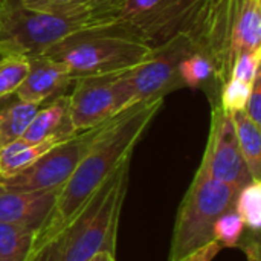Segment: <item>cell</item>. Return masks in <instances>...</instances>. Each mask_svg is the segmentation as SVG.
<instances>
[{
	"label": "cell",
	"instance_id": "cell-30",
	"mask_svg": "<svg viewBox=\"0 0 261 261\" xmlns=\"http://www.w3.org/2000/svg\"><path fill=\"white\" fill-rule=\"evenodd\" d=\"M89 261H116V255L109 251H101V252L95 254L93 257H90Z\"/></svg>",
	"mask_w": 261,
	"mask_h": 261
},
{
	"label": "cell",
	"instance_id": "cell-4",
	"mask_svg": "<svg viewBox=\"0 0 261 261\" xmlns=\"http://www.w3.org/2000/svg\"><path fill=\"white\" fill-rule=\"evenodd\" d=\"M239 190L213 177L200 162L174 220L168 261H187L213 243L216 222L234 210Z\"/></svg>",
	"mask_w": 261,
	"mask_h": 261
},
{
	"label": "cell",
	"instance_id": "cell-9",
	"mask_svg": "<svg viewBox=\"0 0 261 261\" xmlns=\"http://www.w3.org/2000/svg\"><path fill=\"white\" fill-rule=\"evenodd\" d=\"M119 73L73 80V89L69 95V122L73 133L101 125L122 112L116 84Z\"/></svg>",
	"mask_w": 261,
	"mask_h": 261
},
{
	"label": "cell",
	"instance_id": "cell-2",
	"mask_svg": "<svg viewBox=\"0 0 261 261\" xmlns=\"http://www.w3.org/2000/svg\"><path fill=\"white\" fill-rule=\"evenodd\" d=\"M151 50V46L104 23L63 38L43 55L66 64L72 80H76L130 70L147 60Z\"/></svg>",
	"mask_w": 261,
	"mask_h": 261
},
{
	"label": "cell",
	"instance_id": "cell-14",
	"mask_svg": "<svg viewBox=\"0 0 261 261\" xmlns=\"http://www.w3.org/2000/svg\"><path fill=\"white\" fill-rule=\"evenodd\" d=\"M58 133L76 135L69 122V95H61L41 104L21 139L28 142H40Z\"/></svg>",
	"mask_w": 261,
	"mask_h": 261
},
{
	"label": "cell",
	"instance_id": "cell-21",
	"mask_svg": "<svg viewBox=\"0 0 261 261\" xmlns=\"http://www.w3.org/2000/svg\"><path fill=\"white\" fill-rule=\"evenodd\" d=\"M31 60L21 55L0 57V101L17 92L29 72Z\"/></svg>",
	"mask_w": 261,
	"mask_h": 261
},
{
	"label": "cell",
	"instance_id": "cell-10",
	"mask_svg": "<svg viewBox=\"0 0 261 261\" xmlns=\"http://www.w3.org/2000/svg\"><path fill=\"white\" fill-rule=\"evenodd\" d=\"M202 164L217 180L240 190L252 180L242 156L231 115L219 104L211 106V125Z\"/></svg>",
	"mask_w": 261,
	"mask_h": 261
},
{
	"label": "cell",
	"instance_id": "cell-29",
	"mask_svg": "<svg viewBox=\"0 0 261 261\" xmlns=\"http://www.w3.org/2000/svg\"><path fill=\"white\" fill-rule=\"evenodd\" d=\"M223 248L217 242H213V243L206 245L205 248H202L199 252H196L193 257H190L187 261H213L219 255V252Z\"/></svg>",
	"mask_w": 261,
	"mask_h": 261
},
{
	"label": "cell",
	"instance_id": "cell-5",
	"mask_svg": "<svg viewBox=\"0 0 261 261\" xmlns=\"http://www.w3.org/2000/svg\"><path fill=\"white\" fill-rule=\"evenodd\" d=\"M93 26L98 23L90 18L87 6L49 14L28 9L21 0H0V57H38L63 38Z\"/></svg>",
	"mask_w": 261,
	"mask_h": 261
},
{
	"label": "cell",
	"instance_id": "cell-22",
	"mask_svg": "<svg viewBox=\"0 0 261 261\" xmlns=\"http://www.w3.org/2000/svg\"><path fill=\"white\" fill-rule=\"evenodd\" d=\"M245 223L236 210H231L219 217L213 229V239L222 248H237L245 236Z\"/></svg>",
	"mask_w": 261,
	"mask_h": 261
},
{
	"label": "cell",
	"instance_id": "cell-12",
	"mask_svg": "<svg viewBox=\"0 0 261 261\" xmlns=\"http://www.w3.org/2000/svg\"><path fill=\"white\" fill-rule=\"evenodd\" d=\"M60 188L12 191L0 187V223L38 229L54 208Z\"/></svg>",
	"mask_w": 261,
	"mask_h": 261
},
{
	"label": "cell",
	"instance_id": "cell-24",
	"mask_svg": "<svg viewBox=\"0 0 261 261\" xmlns=\"http://www.w3.org/2000/svg\"><path fill=\"white\" fill-rule=\"evenodd\" d=\"M261 63V47L255 49L252 52H246L237 57V60L232 64L231 69V76L234 80H240L245 83L252 84L255 76L260 73Z\"/></svg>",
	"mask_w": 261,
	"mask_h": 261
},
{
	"label": "cell",
	"instance_id": "cell-8",
	"mask_svg": "<svg viewBox=\"0 0 261 261\" xmlns=\"http://www.w3.org/2000/svg\"><path fill=\"white\" fill-rule=\"evenodd\" d=\"M104 124L70 136L18 173L0 176V187L12 191H43L61 188L86 156Z\"/></svg>",
	"mask_w": 261,
	"mask_h": 261
},
{
	"label": "cell",
	"instance_id": "cell-20",
	"mask_svg": "<svg viewBox=\"0 0 261 261\" xmlns=\"http://www.w3.org/2000/svg\"><path fill=\"white\" fill-rule=\"evenodd\" d=\"M236 213L245 223L246 231L260 234L261 229V180L252 179L242 187L236 196Z\"/></svg>",
	"mask_w": 261,
	"mask_h": 261
},
{
	"label": "cell",
	"instance_id": "cell-7",
	"mask_svg": "<svg viewBox=\"0 0 261 261\" xmlns=\"http://www.w3.org/2000/svg\"><path fill=\"white\" fill-rule=\"evenodd\" d=\"M194 52L193 43L185 34H179L161 46L153 47L150 57L130 70L118 75L119 106L125 109L182 89L179 67L182 60Z\"/></svg>",
	"mask_w": 261,
	"mask_h": 261
},
{
	"label": "cell",
	"instance_id": "cell-27",
	"mask_svg": "<svg viewBox=\"0 0 261 261\" xmlns=\"http://www.w3.org/2000/svg\"><path fill=\"white\" fill-rule=\"evenodd\" d=\"M245 112L257 125H261V73L255 76L252 83L251 93L245 106Z\"/></svg>",
	"mask_w": 261,
	"mask_h": 261
},
{
	"label": "cell",
	"instance_id": "cell-18",
	"mask_svg": "<svg viewBox=\"0 0 261 261\" xmlns=\"http://www.w3.org/2000/svg\"><path fill=\"white\" fill-rule=\"evenodd\" d=\"M40 104L15 99L0 110V147L23 136Z\"/></svg>",
	"mask_w": 261,
	"mask_h": 261
},
{
	"label": "cell",
	"instance_id": "cell-17",
	"mask_svg": "<svg viewBox=\"0 0 261 261\" xmlns=\"http://www.w3.org/2000/svg\"><path fill=\"white\" fill-rule=\"evenodd\" d=\"M237 142L252 179L261 180V130L245 110L231 113Z\"/></svg>",
	"mask_w": 261,
	"mask_h": 261
},
{
	"label": "cell",
	"instance_id": "cell-15",
	"mask_svg": "<svg viewBox=\"0 0 261 261\" xmlns=\"http://www.w3.org/2000/svg\"><path fill=\"white\" fill-rule=\"evenodd\" d=\"M73 135L58 133L50 138H46L40 142H28L21 138L0 147V176H9L18 173L40 159L50 148L60 142L69 139Z\"/></svg>",
	"mask_w": 261,
	"mask_h": 261
},
{
	"label": "cell",
	"instance_id": "cell-31",
	"mask_svg": "<svg viewBox=\"0 0 261 261\" xmlns=\"http://www.w3.org/2000/svg\"><path fill=\"white\" fill-rule=\"evenodd\" d=\"M89 2H90V0H89Z\"/></svg>",
	"mask_w": 261,
	"mask_h": 261
},
{
	"label": "cell",
	"instance_id": "cell-3",
	"mask_svg": "<svg viewBox=\"0 0 261 261\" xmlns=\"http://www.w3.org/2000/svg\"><path fill=\"white\" fill-rule=\"evenodd\" d=\"M203 0H90V18L156 47L184 34Z\"/></svg>",
	"mask_w": 261,
	"mask_h": 261
},
{
	"label": "cell",
	"instance_id": "cell-26",
	"mask_svg": "<svg viewBox=\"0 0 261 261\" xmlns=\"http://www.w3.org/2000/svg\"><path fill=\"white\" fill-rule=\"evenodd\" d=\"M28 261H64V237L60 236L57 240L44 245L32 254Z\"/></svg>",
	"mask_w": 261,
	"mask_h": 261
},
{
	"label": "cell",
	"instance_id": "cell-28",
	"mask_svg": "<svg viewBox=\"0 0 261 261\" xmlns=\"http://www.w3.org/2000/svg\"><path fill=\"white\" fill-rule=\"evenodd\" d=\"M249 232V231H248ZM260 234L249 232L248 237L243 236V239L239 243V248L245 252L246 261H261V248H260Z\"/></svg>",
	"mask_w": 261,
	"mask_h": 261
},
{
	"label": "cell",
	"instance_id": "cell-1",
	"mask_svg": "<svg viewBox=\"0 0 261 261\" xmlns=\"http://www.w3.org/2000/svg\"><path fill=\"white\" fill-rule=\"evenodd\" d=\"M162 106L164 98L138 102L104 124L86 156L60 188L47 219L35 231L31 255L57 240L75 222L110 176L125 161L132 159L136 144Z\"/></svg>",
	"mask_w": 261,
	"mask_h": 261
},
{
	"label": "cell",
	"instance_id": "cell-25",
	"mask_svg": "<svg viewBox=\"0 0 261 261\" xmlns=\"http://www.w3.org/2000/svg\"><path fill=\"white\" fill-rule=\"evenodd\" d=\"M23 6L38 12L49 14H67L83 9L89 0H21Z\"/></svg>",
	"mask_w": 261,
	"mask_h": 261
},
{
	"label": "cell",
	"instance_id": "cell-6",
	"mask_svg": "<svg viewBox=\"0 0 261 261\" xmlns=\"http://www.w3.org/2000/svg\"><path fill=\"white\" fill-rule=\"evenodd\" d=\"M130 161H125L61 234L64 261H89L101 251H116L118 225L128 190Z\"/></svg>",
	"mask_w": 261,
	"mask_h": 261
},
{
	"label": "cell",
	"instance_id": "cell-16",
	"mask_svg": "<svg viewBox=\"0 0 261 261\" xmlns=\"http://www.w3.org/2000/svg\"><path fill=\"white\" fill-rule=\"evenodd\" d=\"M180 80L184 87L190 89H202L211 102V106L219 104L222 81L219 78L217 69L214 63L200 52H191L187 55L179 67Z\"/></svg>",
	"mask_w": 261,
	"mask_h": 261
},
{
	"label": "cell",
	"instance_id": "cell-19",
	"mask_svg": "<svg viewBox=\"0 0 261 261\" xmlns=\"http://www.w3.org/2000/svg\"><path fill=\"white\" fill-rule=\"evenodd\" d=\"M35 240V229L0 223V261H28Z\"/></svg>",
	"mask_w": 261,
	"mask_h": 261
},
{
	"label": "cell",
	"instance_id": "cell-23",
	"mask_svg": "<svg viewBox=\"0 0 261 261\" xmlns=\"http://www.w3.org/2000/svg\"><path fill=\"white\" fill-rule=\"evenodd\" d=\"M252 84L229 78L220 90V98H219V106L226 112V113H234L239 110H245V106L248 102L249 93H251Z\"/></svg>",
	"mask_w": 261,
	"mask_h": 261
},
{
	"label": "cell",
	"instance_id": "cell-11",
	"mask_svg": "<svg viewBox=\"0 0 261 261\" xmlns=\"http://www.w3.org/2000/svg\"><path fill=\"white\" fill-rule=\"evenodd\" d=\"M29 60V72L14 93L17 95V99L41 106L54 98L66 95L69 86L73 84L70 70L66 64L46 55L32 57Z\"/></svg>",
	"mask_w": 261,
	"mask_h": 261
},
{
	"label": "cell",
	"instance_id": "cell-13",
	"mask_svg": "<svg viewBox=\"0 0 261 261\" xmlns=\"http://www.w3.org/2000/svg\"><path fill=\"white\" fill-rule=\"evenodd\" d=\"M232 57L261 47V0H232Z\"/></svg>",
	"mask_w": 261,
	"mask_h": 261
}]
</instances>
